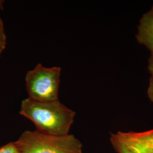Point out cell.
Here are the masks:
<instances>
[{"mask_svg": "<svg viewBox=\"0 0 153 153\" xmlns=\"http://www.w3.org/2000/svg\"><path fill=\"white\" fill-rule=\"evenodd\" d=\"M136 35L138 43L142 44L151 53L153 52V9L142 16L138 26Z\"/></svg>", "mask_w": 153, "mask_h": 153, "instance_id": "obj_4", "label": "cell"}, {"mask_svg": "<svg viewBox=\"0 0 153 153\" xmlns=\"http://www.w3.org/2000/svg\"><path fill=\"white\" fill-rule=\"evenodd\" d=\"M4 1L0 0V9H2ZM6 45V36L3 21L0 17V56L5 49Z\"/></svg>", "mask_w": 153, "mask_h": 153, "instance_id": "obj_7", "label": "cell"}, {"mask_svg": "<svg viewBox=\"0 0 153 153\" xmlns=\"http://www.w3.org/2000/svg\"><path fill=\"white\" fill-rule=\"evenodd\" d=\"M61 72L59 66L47 68L41 64L28 71L25 82L28 98L39 102L59 100Z\"/></svg>", "mask_w": 153, "mask_h": 153, "instance_id": "obj_3", "label": "cell"}, {"mask_svg": "<svg viewBox=\"0 0 153 153\" xmlns=\"http://www.w3.org/2000/svg\"><path fill=\"white\" fill-rule=\"evenodd\" d=\"M19 114L31 121L36 131L54 136L69 134L76 115L59 100L39 102L29 98L22 100Z\"/></svg>", "mask_w": 153, "mask_h": 153, "instance_id": "obj_1", "label": "cell"}, {"mask_svg": "<svg viewBox=\"0 0 153 153\" xmlns=\"http://www.w3.org/2000/svg\"><path fill=\"white\" fill-rule=\"evenodd\" d=\"M148 71L152 74L153 73V52L151 53V55L148 61Z\"/></svg>", "mask_w": 153, "mask_h": 153, "instance_id": "obj_10", "label": "cell"}, {"mask_svg": "<svg viewBox=\"0 0 153 153\" xmlns=\"http://www.w3.org/2000/svg\"><path fill=\"white\" fill-rule=\"evenodd\" d=\"M21 153H82V144L73 134L54 136L26 131L14 142Z\"/></svg>", "mask_w": 153, "mask_h": 153, "instance_id": "obj_2", "label": "cell"}, {"mask_svg": "<svg viewBox=\"0 0 153 153\" xmlns=\"http://www.w3.org/2000/svg\"><path fill=\"white\" fill-rule=\"evenodd\" d=\"M110 140L117 153H149L131 142L123 140L116 133L111 134Z\"/></svg>", "mask_w": 153, "mask_h": 153, "instance_id": "obj_6", "label": "cell"}, {"mask_svg": "<svg viewBox=\"0 0 153 153\" xmlns=\"http://www.w3.org/2000/svg\"><path fill=\"white\" fill-rule=\"evenodd\" d=\"M148 95L149 98L153 103V73L152 74L149 80V85L148 88Z\"/></svg>", "mask_w": 153, "mask_h": 153, "instance_id": "obj_9", "label": "cell"}, {"mask_svg": "<svg viewBox=\"0 0 153 153\" xmlns=\"http://www.w3.org/2000/svg\"><path fill=\"white\" fill-rule=\"evenodd\" d=\"M126 141L141 148L149 153H153V129L142 132H123L116 133Z\"/></svg>", "mask_w": 153, "mask_h": 153, "instance_id": "obj_5", "label": "cell"}, {"mask_svg": "<svg viewBox=\"0 0 153 153\" xmlns=\"http://www.w3.org/2000/svg\"><path fill=\"white\" fill-rule=\"evenodd\" d=\"M0 153H21L14 142H10L0 148Z\"/></svg>", "mask_w": 153, "mask_h": 153, "instance_id": "obj_8", "label": "cell"}, {"mask_svg": "<svg viewBox=\"0 0 153 153\" xmlns=\"http://www.w3.org/2000/svg\"><path fill=\"white\" fill-rule=\"evenodd\" d=\"M152 9H153V7H152Z\"/></svg>", "mask_w": 153, "mask_h": 153, "instance_id": "obj_11", "label": "cell"}]
</instances>
